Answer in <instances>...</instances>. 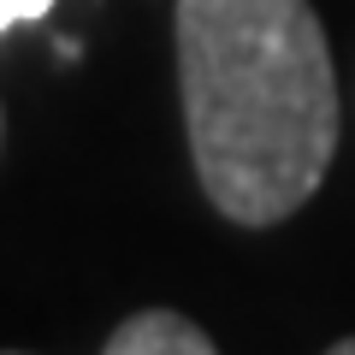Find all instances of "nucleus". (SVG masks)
I'll return each instance as SVG.
<instances>
[{
  "label": "nucleus",
  "mask_w": 355,
  "mask_h": 355,
  "mask_svg": "<svg viewBox=\"0 0 355 355\" xmlns=\"http://www.w3.org/2000/svg\"><path fill=\"white\" fill-rule=\"evenodd\" d=\"M196 178L237 225H279L338 154V71L308 0H178Z\"/></svg>",
  "instance_id": "obj_1"
},
{
  "label": "nucleus",
  "mask_w": 355,
  "mask_h": 355,
  "mask_svg": "<svg viewBox=\"0 0 355 355\" xmlns=\"http://www.w3.org/2000/svg\"><path fill=\"white\" fill-rule=\"evenodd\" d=\"M101 355H219V349L196 320L172 314V308H142L107 338Z\"/></svg>",
  "instance_id": "obj_2"
},
{
  "label": "nucleus",
  "mask_w": 355,
  "mask_h": 355,
  "mask_svg": "<svg viewBox=\"0 0 355 355\" xmlns=\"http://www.w3.org/2000/svg\"><path fill=\"white\" fill-rule=\"evenodd\" d=\"M0 355H18V349H0Z\"/></svg>",
  "instance_id": "obj_5"
},
{
  "label": "nucleus",
  "mask_w": 355,
  "mask_h": 355,
  "mask_svg": "<svg viewBox=\"0 0 355 355\" xmlns=\"http://www.w3.org/2000/svg\"><path fill=\"white\" fill-rule=\"evenodd\" d=\"M326 355H355V338H343V343H331Z\"/></svg>",
  "instance_id": "obj_4"
},
{
  "label": "nucleus",
  "mask_w": 355,
  "mask_h": 355,
  "mask_svg": "<svg viewBox=\"0 0 355 355\" xmlns=\"http://www.w3.org/2000/svg\"><path fill=\"white\" fill-rule=\"evenodd\" d=\"M53 0H0V30H12V24H30V18H42Z\"/></svg>",
  "instance_id": "obj_3"
}]
</instances>
